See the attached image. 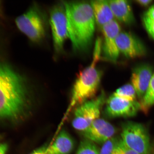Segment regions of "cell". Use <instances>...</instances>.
I'll list each match as a JSON object with an SVG mask.
<instances>
[{"label":"cell","instance_id":"22","mask_svg":"<svg viewBox=\"0 0 154 154\" xmlns=\"http://www.w3.org/2000/svg\"><path fill=\"white\" fill-rule=\"evenodd\" d=\"M146 31L154 40V22H143Z\"/></svg>","mask_w":154,"mask_h":154},{"label":"cell","instance_id":"1","mask_svg":"<svg viewBox=\"0 0 154 154\" xmlns=\"http://www.w3.org/2000/svg\"><path fill=\"white\" fill-rule=\"evenodd\" d=\"M28 94L22 77L0 63V119L15 120L23 116L29 105Z\"/></svg>","mask_w":154,"mask_h":154},{"label":"cell","instance_id":"17","mask_svg":"<svg viewBox=\"0 0 154 154\" xmlns=\"http://www.w3.org/2000/svg\"><path fill=\"white\" fill-rule=\"evenodd\" d=\"M113 95L126 100L131 101H136L137 94L132 84H128L121 86L118 88Z\"/></svg>","mask_w":154,"mask_h":154},{"label":"cell","instance_id":"25","mask_svg":"<svg viewBox=\"0 0 154 154\" xmlns=\"http://www.w3.org/2000/svg\"><path fill=\"white\" fill-rule=\"evenodd\" d=\"M8 149V146L6 144H0V154H5Z\"/></svg>","mask_w":154,"mask_h":154},{"label":"cell","instance_id":"7","mask_svg":"<svg viewBox=\"0 0 154 154\" xmlns=\"http://www.w3.org/2000/svg\"><path fill=\"white\" fill-rule=\"evenodd\" d=\"M49 23L53 45L57 53L63 51L65 40L68 38L66 11L63 3H58L50 11Z\"/></svg>","mask_w":154,"mask_h":154},{"label":"cell","instance_id":"6","mask_svg":"<svg viewBox=\"0 0 154 154\" xmlns=\"http://www.w3.org/2000/svg\"><path fill=\"white\" fill-rule=\"evenodd\" d=\"M121 138L129 148L138 154H151L149 134L141 124L131 121L124 123Z\"/></svg>","mask_w":154,"mask_h":154},{"label":"cell","instance_id":"15","mask_svg":"<svg viewBox=\"0 0 154 154\" xmlns=\"http://www.w3.org/2000/svg\"><path fill=\"white\" fill-rule=\"evenodd\" d=\"M90 3L93 9L96 23L100 30L105 25L114 20L108 1H92Z\"/></svg>","mask_w":154,"mask_h":154},{"label":"cell","instance_id":"12","mask_svg":"<svg viewBox=\"0 0 154 154\" xmlns=\"http://www.w3.org/2000/svg\"><path fill=\"white\" fill-rule=\"evenodd\" d=\"M152 69L147 64L136 66L133 70L131 81L137 95L141 100L146 93L153 76Z\"/></svg>","mask_w":154,"mask_h":154},{"label":"cell","instance_id":"23","mask_svg":"<svg viewBox=\"0 0 154 154\" xmlns=\"http://www.w3.org/2000/svg\"><path fill=\"white\" fill-rule=\"evenodd\" d=\"M48 147L44 146L32 152V154H46V151Z\"/></svg>","mask_w":154,"mask_h":154},{"label":"cell","instance_id":"18","mask_svg":"<svg viewBox=\"0 0 154 154\" xmlns=\"http://www.w3.org/2000/svg\"><path fill=\"white\" fill-rule=\"evenodd\" d=\"M100 152L96 143L84 138L81 141L75 154H100Z\"/></svg>","mask_w":154,"mask_h":154},{"label":"cell","instance_id":"20","mask_svg":"<svg viewBox=\"0 0 154 154\" xmlns=\"http://www.w3.org/2000/svg\"><path fill=\"white\" fill-rule=\"evenodd\" d=\"M113 154H138L129 148L121 139L119 138Z\"/></svg>","mask_w":154,"mask_h":154},{"label":"cell","instance_id":"10","mask_svg":"<svg viewBox=\"0 0 154 154\" xmlns=\"http://www.w3.org/2000/svg\"><path fill=\"white\" fill-rule=\"evenodd\" d=\"M116 42L119 51L128 58H134L145 54L146 48L143 43L130 32H121Z\"/></svg>","mask_w":154,"mask_h":154},{"label":"cell","instance_id":"11","mask_svg":"<svg viewBox=\"0 0 154 154\" xmlns=\"http://www.w3.org/2000/svg\"><path fill=\"white\" fill-rule=\"evenodd\" d=\"M116 132V129L110 123L99 118L82 131V134L85 138L95 143L103 144L114 137Z\"/></svg>","mask_w":154,"mask_h":154},{"label":"cell","instance_id":"19","mask_svg":"<svg viewBox=\"0 0 154 154\" xmlns=\"http://www.w3.org/2000/svg\"><path fill=\"white\" fill-rule=\"evenodd\" d=\"M119 138L113 137L103 144L100 154H113Z\"/></svg>","mask_w":154,"mask_h":154},{"label":"cell","instance_id":"14","mask_svg":"<svg viewBox=\"0 0 154 154\" xmlns=\"http://www.w3.org/2000/svg\"><path fill=\"white\" fill-rule=\"evenodd\" d=\"M74 144L68 133L61 130L53 143L47 147L46 154H70L74 149Z\"/></svg>","mask_w":154,"mask_h":154},{"label":"cell","instance_id":"5","mask_svg":"<svg viewBox=\"0 0 154 154\" xmlns=\"http://www.w3.org/2000/svg\"><path fill=\"white\" fill-rule=\"evenodd\" d=\"M105 92L102 91L97 97L88 100L75 108L72 126L82 131L99 118L102 107L106 103Z\"/></svg>","mask_w":154,"mask_h":154},{"label":"cell","instance_id":"3","mask_svg":"<svg viewBox=\"0 0 154 154\" xmlns=\"http://www.w3.org/2000/svg\"><path fill=\"white\" fill-rule=\"evenodd\" d=\"M101 48L98 46L95 47L91 64L78 75L73 86L70 103L65 119L74 108L93 99L97 93L103 74L102 71L96 66L101 59Z\"/></svg>","mask_w":154,"mask_h":154},{"label":"cell","instance_id":"4","mask_svg":"<svg viewBox=\"0 0 154 154\" xmlns=\"http://www.w3.org/2000/svg\"><path fill=\"white\" fill-rule=\"evenodd\" d=\"M15 23L19 29L34 43H39L45 37L46 20L37 6H32L26 12L17 17Z\"/></svg>","mask_w":154,"mask_h":154},{"label":"cell","instance_id":"13","mask_svg":"<svg viewBox=\"0 0 154 154\" xmlns=\"http://www.w3.org/2000/svg\"><path fill=\"white\" fill-rule=\"evenodd\" d=\"M113 16L117 20L126 25L134 22V18L129 2L125 0L108 1Z\"/></svg>","mask_w":154,"mask_h":154},{"label":"cell","instance_id":"16","mask_svg":"<svg viewBox=\"0 0 154 154\" xmlns=\"http://www.w3.org/2000/svg\"><path fill=\"white\" fill-rule=\"evenodd\" d=\"M140 110L145 113L154 105V73L145 95L139 102Z\"/></svg>","mask_w":154,"mask_h":154},{"label":"cell","instance_id":"9","mask_svg":"<svg viewBox=\"0 0 154 154\" xmlns=\"http://www.w3.org/2000/svg\"><path fill=\"white\" fill-rule=\"evenodd\" d=\"M104 114L108 118L134 116L140 109L139 102L126 100L112 94L106 100Z\"/></svg>","mask_w":154,"mask_h":154},{"label":"cell","instance_id":"8","mask_svg":"<svg viewBox=\"0 0 154 154\" xmlns=\"http://www.w3.org/2000/svg\"><path fill=\"white\" fill-rule=\"evenodd\" d=\"M102 40L101 59L112 63H116L120 51L117 47L116 39L121 32V27L116 20H113L103 26L101 29Z\"/></svg>","mask_w":154,"mask_h":154},{"label":"cell","instance_id":"24","mask_svg":"<svg viewBox=\"0 0 154 154\" xmlns=\"http://www.w3.org/2000/svg\"><path fill=\"white\" fill-rule=\"evenodd\" d=\"M137 3L142 6L147 7L153 2L152 0H138L136 1Z\"/></svg>","mask_w":154,"mask_h":154},{"label":"cell","instance_id":"21","mask_svg":"<svg viewBox=\"0 0 154 154\" xmlns=\"http://www.w3.org/2000/svg\"><path fill=\"white\" fill-rule=\"evenodd\" d=\"M154 22V5L149 8L143 17V22Z\"/></svg>","mask_w":154,"mask_h":154},{"label":"cell","instance_id":"26","mask_svg":"<svg viewBox=\"0 0 154 154\" xmlns=\"http://www.w3.org/2000/svg\"><path fill=\"white\" fill-rule=\"evenodd\" d=\"M30 154H32V153H30Z\"/></svg>","mask_w":154,"mask_h":154},{"label":"cell","instance_id":"2","mask_svg":"<svg viewBox=\"0 0 154 154\" xmlns=\"http://www.w3.org/2000/svg\"><path fill=\"white\" fill-rule=\"evenodd\" d=\"M68 38L74 51L85 52L91 47L95 29L93 9L87 2L63 1Z\"/></svg>","mask_w":154,"mask_h":154}]
</instances>
